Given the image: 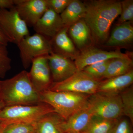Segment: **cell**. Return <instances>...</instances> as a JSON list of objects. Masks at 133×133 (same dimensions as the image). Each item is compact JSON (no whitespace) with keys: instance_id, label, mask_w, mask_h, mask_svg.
I'll list each match as a JSON object with an SVG mask.
<instances>
[{"instance_id":"1","label":"cell","mask_w":133,"mask_h":133,"mask_svg":"<svg viewBox=\"0 0 133 133\" xmlns=\"http://www.w3.org/2000/svg\"><path fill=\"white\" fill-rule=\"evenodd\" d=\"M84 3V19L90 30L92 40L97 43L107 41L111 26L120 15L121 2L114 0H95Z\"/></svg>"},{"instance_id":"2","label":"cell","mask_w":133,"mask_h":133,"mask_svg":"<svg viewBox=\"0 0 133 133\" xmlns=\"http://www.w3.org/2000/svg\"><path fill=\"white\" fill-rule=\"evenodd\" d=\"M1 98L5 107L35 105L42 103L39 92L36 90L26 70L11 78L0 80Z\"/></svg>"},{"instance_id":"3","label":"cell","mask_w":133,"mask_h":133,"mask_svg":"<svg viewBox=\"0 0 133 133\" xmlns=\"http://www.w3.org/2000/svg\"><path fill=\"white\" fill-rule=\"evenodd\" d=\"M41 102L51 107L55 112L66 120L70 116L88 106L90 95L69 91L47 90L40 94Z\"/></svg>"},{"instance_id":"4","label":"cell","mask_w":133,"mask_h":133,"mask_svg":"<svg viewBox=\"0 0 133 133\" xmlns=\"http://www.w3.org/2000/svg\"><path fill=\"white\" fill-rule=\"evenodd\" d=\"M52 112H55L54 109L44 103L5 107L0 111V122L4 125L16 122L35 124L43 116Z\"/></svg>"},{"instance_id":"5","label":"cell","mask_w":133,"mask_h":133,"mask_svg":"<svg viewBox=\"0 0 133 133\" xmlns=\"http://www.w3.org/2000/svg\"><path fill=\"white\" fill-rule=\"evenodd\" d=\"M88 107L93 115L105 118L119 119L123 115L119 94L97 92L89 96Z\"/></svg>"},{"instance_id":"6","label":"cell","mask_w":133,"mask_h":133,"mask_svg":"<svg viewBox=\"0 0 133 133\" xmlns=\"http://www.w3.org/2000/svg\"><path fill=\"white\" fill-rule=\"evenodd\" d=\"M17 45L25 69L30 66L36 58L49 55L52 52L50 39L37 33L24 37Z\"/></svg>"},{"instance_id":"7","label":"cell","mask_w":133,"mask_h":133,"mask_svg":"<svg viewBox=\"0 0 133 133\" xmlns=\"http://www.w3.org/2000/svg\"><path fill=\"white\" fill-rule=\"evenodd\" d=\"M99 82L83 71H80L64 81L53 82L49 90L71 92L91 95L97 92Z\"/></svg>"},{"instance_id":"8","label":"cell","mask_w":133,"mask_h":133,"mask_svg":"<svg viewBox=\"0 0 133 133\" xmlns=\"http://www.w3.org/2000/svg\"><path fill=\"white\" fill-rule=\"evenodd\" d=\"M0 28L9 43L17 45L22 39L30 35L28 25L15 7L10 10L0 9Z\"/></svg>"},{"instance_id":"9","label":"cell","mask_w":133,"mask_h":133,"mask_svg":"<svg viewBox=\"0 0 133 133\" xmlns=\"http://www.w3.org/2000/svg\"><path fill=\"white\" fill-rule=\"evenodd\" d=\"M47 56L38 57L33 59L29 72L32 84L40 94L49 90L53 82Z\"/></svg>"},{"instance_id":"10","label":"cell","mask_w":133,"mask_h":133,"mask_svg":"<svg viewBox=\"0 0 133 133\" xmlns=\"http://www.w3.org/2000/svg\"><path fill=\"white\" fill-rule=\"evenodd\" d=\"M14 1L19 15L30 27H33L49 9L47 0Z\"/></svg>"},{"instance_id":"11","label":"cell","mask_w":133,"mask_h":133,"mask_svg":"<svg viewBox=\"0 0 133 133\" xmlns=\"http://www.w3.org/2000/svg\"><path fill=\"white\" fill-rule=\"evenodd\" d=\"M128 56L119 51H108L90 47L82 50L75 59L74 63L78 71H80L83 70L86 66L95 63Z\"/></svg>"},{"instance_id":"12","label":"cell","mask_w":133,"mask_h":133,"mask_svg":"<svg viewBox=\"0 0 133 133\" xmlns=\"http://www.w3.org/2000/svg\"><path fill=\"white\" fill-rule=\"evenodd\" d=\"M52 81L61 82L78 71L74 62L68 58L51 52L47 56Z\"/></svg>"},{"instance_id":"13","label":"cell","mask_w":133,"mask_h":133,"mask_svg":"<svg viewBox=\"0 0 133 133\" xmlns=\"http://www.w3.org/2000/svg\"><path fill=\"white\" fill-rule=\"evenodd\" d=\"M63 27L60 15L49 8L33 27L36 33L50 40Z\"/></svg>"},{"instance_id":"14","label":"cell","mask_w":133,"mask_h":133,"mask_svg":"<svg viewBox=\"0 0 133 133\" xmlns=\"http://www.w3.org/2000/svg\"><path fill=\"white\" fill-rule=\"evenodd\" d=\"M69 27L64 26L53 38L50 40L52 52L71 60H75L79 52L68 35Z\"/></svg>"},{"instance_id":"15","label":"cell","mask_w":133,"mask_h":133,"mask_svg":"<svg viewBox=\"0 0 133 133\" xmlns=\"http://www.w3.org/2000/svg\"><path fill=\"white\" fill-rule=\"evenodd\" d=\"M87 107L76 112L62 123L63 133H81L84 130L93 116Z\"/></svg>"},{"instance_id":"16","label":"cell","mask_w":133,"mask_h":133,"mask_svg":"<svg viewBox=\"0 0 133 133\" xmlns=\"http://www.w3.org/2000/svg\"><path fill=\"white\" fill-rule=\"evenodd\" d=\"M133 82V70L127 74L100 81L97 92L119 94L129 87Z\"/></svg>"},{"instance_id":"17","label":"cell","mask_w":133,"mask_h":133,"mask_svg":"<svg viewBox=\"0 0 133 133\" xmlns=\"http://www.w3.org/2000/svg\"><path fill=\"white\" fill-rule=\"evenodd\" d=\"M132 23L127 22L119 24L112 31L110 37L106 43L107 47L126 46L133 41V27Z\"/></svg>"},{"instance_id":"18","label":"cell","mask_w":133,"mask_h":133,"mask_svg":"<svg viewBox=\"0 0 133 133\" xmlns=\"http://www.w3.org/2000/svg\"><path fill=\"white\" fill-rule=\"evenodd\" d=\"M68 33L74 44L82 50L89 48L92 40L90 29L84 19L70 26Z\"/></svg>"},{"instance_id":"19","label":"cell","mask_w":133,"mask_h":133,"mask_svg":"<svg viewBox=\"0 0 133 133\" xmlns=\"http://www.w3.org/2000/svg\"><path fill=\"white\" fill-rule=\"evenodd\" d=\"M86 7L84 3L78 0H72L60 16L64 26L70 27L75 23L84 19Z\"/></svg>"},{"instance_id":"20","label":"cell","mask_w":133,"mask_h":133,"mask_svg":"<svg viewBox=\"0 0 133 133\" xmlns=\"http://www.w3.org/2000/svg\"><path fill=\"white\" fill-rule=\"evenodd\" d=\"M64 120L56 113L48 114L36 123V133H63L61 126Z\"/></svg>"},{"instance_id":"21","label":"cell","mask_w":133,"mask_h":133,"mask_svg":"<svg viewBox=\"0 0 133 133\" xmlns=\"http://www.w3.org/2000/svg\"><path fill=\"white\" fill-rule=\"evenodd\" d=\"M133 60L129 57L111 59L103 78L108 79L127 74L132 70Z\"/></svg>"},{"instance_id":"22","label":"cell","mask_w":133,"mask_h":133,"mask_svg":"<svg viewBox=\"0 0 133 133\" xmlns=\"http://www.w3.org/2000/svg\"><path fill=\"white\" fill-rule=\"evenodd\" d=\"M118 119L105 118L93 115L88 125L81 133H108Z\"/></svg>"},{"instance_id":"23","label":"cell","mask_w":133,"mask_h":133,"mask_svg":"<svg viewBox=\"0 0 133 133\" xmlns=\"http://www.w3.org/2000/svg\"><path fill=\"white\" fill-rule=\"evenodd\" d=\"M122 105L123 115L127 116L133 124V88L128 87L119 94Z\"/></svg>"},{"instance_id":"24","label":"cell","mask_w":133,"mask_h":133,"mask_svg":"<svg viewBox=\"0 0 133 133\" xmlns=\"http://www.w3.org/2000/svg\"><path fill=\"white\" fill-rule=\"evenodd\" d=\"M36 123L16 122L4 125L2 133H36Z\"/></svg>"},{"instance_id":"25","label":"cell","mask_w":133,"mask_h":133,"mask_svg":"<svg viewBox=\"0 0 133 133\" xmlns=\"http://www.w3.org/2000/svg\"><path fill=\"white\" fill-rule=\"evenodd\" d=\"M110 60L111 59L98 62L91 64L86 66L82 71L94 78L99 80L100 78H103L106 71L108 65Z\"/></svg>"},{"instance_id":"26","label":"cell","mask_w":133,"mask_h":133,"mask_svg":"<svg viewBox=\"0 0 133 133\" xmlns=\"http://www.w3.org/2000/svg\"><path fill=\"white\" fill-rule=\"evenodd\" d=\"M11 59L7 46L0 44V78H4L11 69Z\"/></svg>"},{"instance_id":"27","label":"cell","mask_w":133,"mask_h":133,"mask_svg":"<svg viewBox=\"0 0 133 133\" xmlns=\"http://www.w3.org/2000/svg\"><path fill=\"white\" fill-rule=\"evenodd\" d=\"M121 10L118 20L119 24L133 21V1L124 0L121 2Z\"/></svg>"},{"instance_id":"28","label":"cell","mask_w":133,"mask_h":133,"mask_svg":"<svg viewBox=\"0 0 133 133\" xmlns=\"http://www.w3.org/2000/svg\"><path fill=\"white\" fill-rule=\"evenodd\" d=\"M131 123L127 119H119L108 133H133Z\"/></svg>"},{"instance_id":"29","label":"cell","mask_w":133,"mask_h":133,"mask_svg":"<svg viewBox=\"0 0 133 133\" xmlns=\"http://www.w3.org/2000/svg\"><path fill=\"white\" fill-rule=\"evenodd\" d=\"M72 0H47L49 8L60 15L63 12Z\"/></svg>"},{"instance_id":"30","label":"cell","mask_w":133,"mask_h":133,"mask_svg":"<svg viewBox=\"0 0 133 133\" xmlns=\"http://www.w3.org/2000/svg\"><path fill=\"white\" fill-rule=\"evenodd\" d=\"M15 7L14 0H0V9L10 10Z\"/></svg>"},{"instance_id":"31","label":"cell","mask_w":133,"mask_h":133,"mask_svg":"<svg viewBox=\"0 0 133 133\" xmlns=\"http://www.w3.org/2000/svg\"><path fill=\"white\" fill-rule=\"evenodd\" d=\"M9 43L7 38L0 28V44L7 46Z\"/></svg>"},{"instance_id":"32","label":"cell","mask_w":133,"mask_h":133,"mask_svg":"<svg viewBox=\"0 0 133 133\" xmlns=\"http://www.w3.org/2000/svg\"><path fill=\"white\" fill-rule=\"evenodd\" d=\"M5 107V104L3 103V101L0 98V111Z\"/></svg>"},{"instance_id":"33","label":"cell","mask_w":133,"mask_h":133,"mask_svg":"<svg viewBox=\"0 0 133 133\" xmlns=\"http://www.w3.org/2000/svg\"><path fill=\"white\" fill-rule=\"evenodd\" d=\"M4 125L0 122V133H2L3 129L4 127Z\"/></svg>"},{"instance_id":"34","label":"cell","mask_w":133,"mask_h":133,"mask_svg":"<svg viewBox=\"0 0 133 133\" xmlns=\"http://www.w3.org/2000/svg\"><path fill=\"white\" fill-rule=\"evenodd\" d=\"M0 98H1V92H0Z\"/></svg>"}]
</instances>
